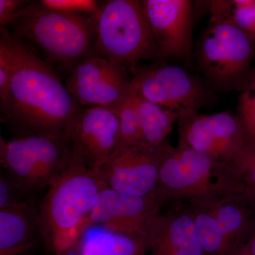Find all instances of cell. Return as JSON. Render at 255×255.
<instances>
[{"label":"cell","instance_id":"obj_14","mask_svg":"<svg viewBox=\"0 0 255 255\" xmlns=\"http://www.w3.org/2000/svg\"><path fill=\"white\" fill-rule=\"evenodd\" d=\"M162 207L156 196L139 197L107 187L96 199L90 216V228L97 226L129 234H147L149 221L160 213Z\"/></svg>","mask_w":255,"mask_h":255},{"label":"cell","instance_id":"obj_10","mask_svg":"<svg viewBox=\"0 0 255 255\" xmlns=\"http://www.w3.org/2000/svg\"><path fill=\"white\" fill-rule=\"evenodd\" d=\"M178 145L227 163L243 148L244 134L237 114L230 111L213 114L195 113L178 120Z\"/></svg>","mask_w":255,"mask_h":255},{"label":"cell","instance_id":"obj_15","mask_svg":"<svg viewBox=\"0 0 255 255\" xmlns=\"http://www.w3.org/2000/svg\"><path fill=\"white\" fill-rule=\"evenodd\" d=\"M147 233V255H204L187 203L174 204L167 212L152 218Z\"/></svg>","mask_w":255,"mask_h":255},{"label":"cell","instance_id":"obj_29","mask_svg":"<svg viewBox=\"0 0 255 255\" xmlns=\"http://www.w3.org/2000/svg\"><path fill=\"white\" fill-rule=\"evenodd\" d=\"M247 246H248L251 255H255V230L247 243Z\"/></svg>","mask_w":255,"mask_h":255},{"label":"cell","instance_id":"obj_25","mask_svg":"<svg viewBox=\"0 0 255 255\" xmlns=\"http://www.w3.org/2000/svg\"><path fill=\"white\" fill-rule=\"evenodd\" d=\"M40 2L50 9L82 16H95L101 5L95 0H41Z\"/></svg>","mask_w":255,"mask_h":255},{"label":"cell","instance_id":"obj_22","mask_svg":"<svg viewBox=\"0 0 255 255\" xmlns=\"http://www.w3.org/2000/svg\"><path fill=\"white\" fill-rule=\"evenodd\" d=\"M212 18L216 23L237 26L255 42V0H217Z\"/></svg>","mask_w":255,"mask_h":255},{"label":"cell","instance_id":"obj_19","mask_svg":"<svg viewBox=\"0 0 255 255\" xmlns=\"http://www.w3.org/2000/svg\"><path fill=\"white\" fill-rule=\"evenodd\" d=\"M215 178L230 192L245 194L255 200V145L243 146L231 162H218Z\"/></svg>","mask_w":255,"mask_h":255},{"label":"cell","instance_id":"obj_17","mask_svg":"<svg viewBox=\"0 0 255 255\" xmlns=\"http://www.w3.org/2000/svg\"><path fill=\"white\" fill-rule=\"evenodd\" d=\"M43 239L40 211L31 201L0 208V255H18Z\"/></svg>","mask_w":255,"mask_h":255},{"label":"cell","instance_id":"obj_28","mask_svg":"<svg viewBox=\"0 0 255 255\" xmlns=\"http://www.w3.org/2000/svg\"><path fill=\"white\" fill-rule=\"evenodd\" d=\"M11 76L9 60L6 53L0 50V103L4 102L9 95Z\"/></svg>","mask_w":255,"mask_h":255},{"label":"cell","instance_id":"obj_1","mask_svg":"<svg viewBox=\"0 0 255 255\" xmlns=\"http://www.w3.org/2000/svg\"><path fill=\"white\" fill-rule=\"evenodd\" d=\"M0 50L11 65L7 98L0 103L1 122L15 137L68 135L84 108L70 95L48 61L7 28H0Z\"/></svg>","mask_w":255,"mask_h":255},{"label":"cell","instance_id":"obj_8","mask_svg":"<svg viewBox=\"0 0 255 255\" xmlns=\"http://www.w3.org/2000/svg\"><path fill=\"white\" fill-rule=\"evenodd\" d=\"M132 90L140 98L176 112L179 119L199 113L217 100L204 79L162 60L137 67L132 73Z\"/></svg>","mask_w":255,"mask_h":255},{"label":"cell","instance_id":"obj_21","mask_svg":"<svg viewBox=\"0 0 255 255\" xmlns=\"http://www.w3.org/2000/svg\"><path fill=\"white\" fill-rule=\"evenodd\" d=\"M204 255H236V251L220 231L205 199L187 203Z\"/></svg>","mask_w":255,"mask_h":255},{"label":"cell","instance_id":"obj_23","mask_svg":"<svg viewBox=\"0 0 255 255\" xmlns=\"http://www.w3.org/2000/svg\"><path fill=\"white\" fill-rule=\"evenodd\" d=\"M116 112L119 117V131L115 150L125 147L144 146L140 119L133 92H131L127 100L119 106Z\"/></svg>","mask_w":255,"mask_h":255},{"label":"cell","instance_id":"obj_12","mask_svg":"<svg viewBox=\"0 0 255 255\" xmlns=\"http://www.w3.org/2000/svg\"><path fill=\"white\" fill-rule=\"evenodd\" d=\"M119 131L115 110L84 108L68 132L74 157L87 167L102 168L117 147Z\"/></svg>","mask_w":255,"mask_h":255},{"label":"cell","instance_id":"obj_2","mask_svg":"<svg viewBox=\"0 0 255 255\" xmlns=\"http://www.w3.org/2000/svg\"><path fill=\"white\" fill-rule=\"evenodd\" d=\"M107 187L102 169L87 167L73 156L72 164L48 187L40 205L46 246L58 255L76 246L90 228L97 196Z\"/></svg>","mask_w":255,"mask_h":255},{"label":"cell","instance_id":"obj_4","mask_svg":"<svg viewBox=\"0 0 255 255\" xmlns=\"http://www.w3.org/2000/svg\"><path fill=\"white\" fill-rule=\"evenodd\" d=\"M92 55L132 72L141 60H159L158 49L142 1L110 0L96 14Z\"/></svg>","mask_w":255,"mask_h":255},{"label":"cell","instance_id":"obj_6","mask_svg":"<svg viewBox=\"0 0 255 255\" xmlns=\"http://www.w3.org/2000/svg\"><path fill=\"white\" fill-rule=\"evenodd\" d=\"M73 161L68 135L0 137V164L28 192L49 187Z\"/></svg>","mask_w":255,"mask_h":255},{"label":"cell","instance_id":"obj_20","mask_svg":"<svg viewBox=\"0 0 255 255\" xmlns=\"http://www.w3.org/2000/svg\"><path fill=\"white\" fill-rule=\"evenodd\" d=\"M133 93L140 119L143 145L149 148H157L167 141L173 124L179 120V114L140 98L135 92Z\"/></svg>","mask_w":255,"mask_h":255},{"label":"cell","instance_id":"obj_11","mask_svg":"<svg viewBox=\"0 0 255 255\" xmlns=\"http://www.w3.org/2000/svg\"><path fill=\"white\" fill-rule=\"evenodd\" d=\"M144 11L153 33L159 61L176 57L190 63L193 3L189 0H142Z\"/></svg>","mask_w":255,"mask_h":255},{"label":"cell","instance_id":"obj_27","mask_svg":"<svg viewBox=\"0 0 255 255\" xmlns=\"http://www.w3.org/2000/svg\"><path fill=\"white\" fill-rule=\"evenodd\" d=\"M31 1L25 0H0V24L5 27L25 6Z\"/></svg>","mask_w":255,"mask_h":255},{"label":"cell","instance_id":"obj_13","mask_svg":"<svg viewBox=\"0 0 255 255\" xmlns=\"http://www.w3.org/2000/svg\"><path fill=\"white\" fill-rule=\"evenodd\" d=\"M161 145L157 148L135 146L114 151L101 168L107 187L139 197L155 196Z\"/></svg>","mask_w":255,"mask_h":255},{"label":"cell","instance_id":"obj_18","mask_svg":"<svg viewBox=\"0 0 255 255\" xmlns=\"http://www.w3.org/2000/svg\"><path fill=\"white\" fill-rule=\"evenodd\" d=\"M85 233L80 243V255H147L150 241L147 234H129L106 228Z\"/></svg>","mask_w":255,"mask_h":255},{"label":"cell","instance_id":"obj_7","mask_svg":"<svg viewBox=\"0 0 255 255\" xmlns=\"http://www.w3.org/2000/svg\"><path fill=\"white\" fill-rule=\"evenodd\" d=\"M216 165L209 156L167 140L161 145L156 198L174 205L229 192L216 180Z\"/></svg>","mask_w":255,"mask_h":255},{"label":"cell","instance_id":"obj_30","mask_svg":"<svg viewBox=\"0 0 255 255\" xmlns=\"http://www.w3.org/2000/svg\"><path fill=\"white\" fill-rule=\"evenodd\" d=\"M236 255H251L249 250H248V246H247V244L246 246H243Z\"/></svg>","mask_w":255,"mask_h":255},{"label":"cell","instance_id":"obj_16","mask_svg":"<svg viewBox=\"0 0 255 255\" xmlns=\"http://www.w3.org/2000/svg\"><path fill=\"white\" fill-rule=\"evenodd\" d=\"M216 223L231 246L239 251L255 230V200L245 194L228 192L205 198Z\"/></svg>","mask_w":255,"mask_h":255},{"label":"cell","instance_id":"obj_9","mask_svg":"<svg viewBox=\"0 0 255 255\" xmlns=\"http://www.w3.org/2000/svg\"><path fill=\"white\" fill-rule=\"evenodd\" d=\"M132 80L126 67L91 55L75 67L65 85L82 108L116 110L131 94Z\"/></svg>","mask_w":255,"mask_h":255},{"label":"cell","instance_id":"obj_5","mask_svg":"<svg viewBox=\"0 0 255 255\" xmlns=\"http://www.w3.org/2000/svg\"><path fill=\"white\" fill-rule=\"evenodd\" d=\"M193 58L215 93H241L253 75L255 42L231 23H209L196 43Z\"/></svg>","mask_w":255,"mask_h":255},{"label":"cell","instance_id":"obj_3","mask_svg":"<svg viewBox=\"0 0 255 255\" xmlns=\"http://www.w3.org/2000/svg\"><path fill=\"white\" fill-rule=\"evenodd\" d=\"M95 17L61 12L40 1H31L5 27L21 39L33 42L50 65L54 63L70 73L93 53Z\"/></svg>","mask_w":255,"mask_h":255},{"label":"cell","instance_id":"obj_24","mask_svg":"<svg viewBox=\"0 0 255 255\" xmlns=\"http://www.w3.org/2000/svg\"><path fill=\"white\" fill-rule=\"evenodd\" d=\"M237 116L244 134V145H255V67L248 86L240 93Z\"/></svg>","mask_w":255,"mask_h":255},{"label":"cell","instance_id":"obj_26","mask_svg":"<svg viewBox=\"0 0 255 255\" xmlns=\"http://www.w3.org/2000/svg\"><path fill=\"white\" fill-rule=\"evenodd\" d=\"M30 192L21 187L16 180L3 170L0 174V208L6 207L27 201Z\"/></svg>","mask_w":255,"mask_h":255}]
</instances>
